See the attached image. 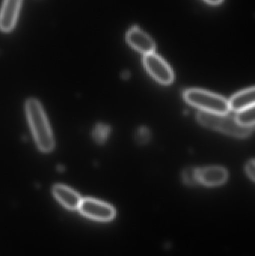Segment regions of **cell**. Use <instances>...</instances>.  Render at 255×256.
<instances>
[{
	"label": "cell",
	"mask_w": 255,
	"mask_h": 256,
	"mask_svg": "<svg viewBox=\"0 0 255 256\" xmlns=\"http://www.w3.org/2000/svg\"><path fill=\"white\" fill-rule=\"evenodd\" d=\"M25 112L37 147L41 152H51L54 148L53 135L40 102L28 99L25 103Z\"/></svg>",
	"instance_id": "obj_1"
},
{
	"label": "cell",
	"mask_w": 255,
	"mask_h": 256,
	"mask_svg": "<svg viewBox=\"0 0 255 256\" xmlns=\"http://www.w3.org/2000/svg\"><path fill=\"white\" fill-rule=\"evenodd\" d=\"M197 120L205 127L238 138L249 136L254 130V127L241 126L238 124L235 117L228 116L227 114L218 115L200 111L198 114Z\"/></svg>",
	"instance_id": "obj_2"
},
{
	"label": "cell",
	"mask_w": 255,
	"mask_h": 256,
	"mask_svg": "<svg viewBox=\"0 0 255 256\" xmlns=\"http://www.w3.org/2000/svg\"><path fill=\"white\" fill-rule=\"evenodd\" d=\"M184 97L187 103L199 108L202 112L224 115L229 114L230 110L229 102L224 98L205 90L198 88L187 90Z\"/></svg>",
	"instance_id": "obj_3"
},
{
	"label": "cell",
	"mask_w": 255,
	"mask_h": 256,
	"mask_svg": "<svg viewBox=\"0 0 255 256\" xmlns=\"http://www.w3.org/2000/svg\"><path fill=\"white\" fill-rule=\"evenodd\" d=\"M144 66L148 73L163 85H169L173 82L175 75L172 68L155 52L145 55Z\"/></svg>",
	"instance_id": "obj_4"
},
{
	"label": "cell",
	"mask_w": 255,
	"mask_h": 256,
	"mask_svg": "<svg viewBox=\"0 0 255 256\" xmlns=\"http://www.w3.org/2000/svg\"><path fill=\"white\" fill-rule=\"evenodd\" d=\"M78 209L84 216L102 222L112 220L115 216V209L112 206L94 198L82 200Z\"/></svg>",
	"instance_id": "obj_5"
},
{
	"label": "cell",
	"mask_w": 255,
	"mask_h": 256,
	"mask_svg": "<svg viewBox=\"0 0 255 256\" xmlns=\"http://www.w3.org/2000/svg\"><path fill=\"white\" fill-rule=\"evenodd\" d=\"M127 43L138 52L148 55L154 52L156 44L154 40L145 32L134 26L127 32L126 36Z\"/></svg>",
	"instance_id": "obj_6"
},
{
	"label": "cell",
	"mask_w": 255,
	"mask_h": 256,
	"mask_svg": "<svg viewBox=\"0 0 255 256\" xmlns=\"http://www.w3.org/2000/svg\"><path fill=\"white\" fill-rule=\"evenodd\" d=\"M22 0H4L0 10V30L11 31L16 24Z\"/></svg>",
	"instance_id": "obj_7"
},
{
	"label": "cell",
	"mask_w": 255,
	"mask_h": 256,
	"mask_svg": "<svg viewBox=\"0 0 255 256\" xmlns=\"http://www.w3.org/2000/svg\"><path fill=\"white\" fill-rule=\"evenodd\" d=\"M52 194L57 200L69 210H76L79 208L82 198L80 196L64 185L57 184L52 189Z\"/></svg>",
	"instance_id": "obj_8"
},
{
	"label": "cell",
	"mask_w": 255,
	"mask_h": 256,
	"mask_svg": "<svg viewBox=\"0 0 255 256\" xmlns=\"http://www.w3.org/2000/svg\"><path fill=\"white\" fill-rule=\"evenodd\" d=\"M229 174L226 168L220 166H210L200 170V183L206 186L223 184L227 180Z\"/></svg>",
	"instance_id": "obj_9"
},
{
	"label": "cell",
	"mask_w": 255,
	"mask_h": 256,
	"mask_svg": "<svg viewBox=\"0 0 255 256\" xmlns=\"http://www.w3.org/2000/svg\"><path fill=\"white\" fill-rule=\"evenodd\" d=\"M255 90L253 87L234 96L229 102V108L237 112L244 110L255 106Z\"/></svg>",
	"instance_id": "obj_10"
},
{
	"label": "cell",
	"mask_w": 255,
	"mask_h": 256,
	"mask_svg": "<svg viewBox=\"0 0 255 256\" xmlns=\"http://www.w3.org/2000/svg\"><path fill=\"white\" fill-rule=\"evenodd\" d=\"M238 124L244 127H254L255 106L239 111L235 116Z\"/></svg>",
	"instance_id": "obj_11"
},
{
	"label": "cell",
	"mask_w": 255,
	"mask_h": 256,
	"mask_svg": "<svg viewBox=\"0 0 255 256\" xmlns=\"http://www.w3.org/2000/svg\"><path fill=\"white\" fill-rule=\"evenodd\" d=\"M183 180L188 185H196L200 183V170L190 167L183 172Z\"/></svg>",
	"instance_id": "obj_12"
},
{
	"label": "cell",
	"mask_w": 255,
	"mask_h": 256,
	"mask_svg": "<svg viewBox=\"0 0 255 256\" xmlns=\"http://www.w3.org/2000/svg\"><path fill=\"white\" fill-rule=\"evenodd\" d=\"M109 130H110L109 128L105 124H97L93 131V137L94 140L98 143H103L107 138Z\"/></svg>",
	"instance_id": "obj_13"
},
{
	"label": "cell",
	"mask_w": 255,
	"mask_h": 256,
	"mask_svg": "<svg viewBox=\"0 0 255 256\" xmlns=\"http://www.w3.org/2000/svg\"><path fill=\"white\" fill-rule=\"evenodd\" d=\"M148 137H149V132H148V130L142 128V129L138 131L136 140L137 141L140 142L141 143H144L148 140Z\"/></svg>",
	"instance_id": "obj_14"
},
{
	"label": "cell",
	"mask_w": 255,
	"mask_h": 256,
	"mask_svg": "<svg viewBox=\"0 0 255 256\" xmlns=\"http://www.w3.org/2000/svg\"><path fill=\"white\" fill-rule=\"evenodd\" d=\"M255 160L253 159L247 164V167H246L247 174L253 180H255Z\"/></svg>",
	"instance_id": "obj_15"
},
{
	"label": "cell",
	"mask_w": 255,
	"mask_h": 256,
	"mask_svg": "<svg viewBox=\"0 0 255 256\" xmlns=\"http://www.w3.org/2000/svg\"><path fill=\"white\" fill-rule=\"evenodd\" d=\"M205 1L212 6H217V4H221L223 0H205Z\"/></svg>",
	"instance_id": "obj_16"
}]
</instances>
